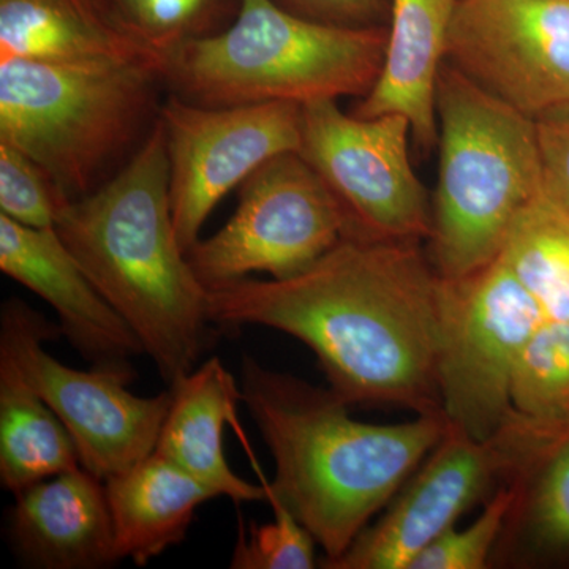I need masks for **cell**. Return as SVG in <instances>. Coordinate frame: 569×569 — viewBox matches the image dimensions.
Returning a JSON list of instances; mask_svg holds the SVG:
<instances>
[{"instance_id":"8","label":"cell","mask_w":569,"mask_h":569,"mask_svg":"<svg viewBox=\"0 0 569 569\" xmlns=\"http://www.w3.org/2000/svg\"><path fill=\"white\" fill-rule=\"evenodd\" d=\"M52 325L20 299L3 302L0 312V356L10 359L37 395L69 430L81 467L107 481L156 451L170 410L171 391L141 397L129 391L134 370L129 361L78 370L44 350L58 339Z\"/></svg>"},{"instance_id":"7","label":"cell","mask_w":569,"mask_h":569,"mask_svg":"<svg viewBox=\"0 0 569 569\" xmlns=\"http://www.w3.org/2000/svg\"><path fill=\"white\" fill-rule=\"evenodd\" d=\"M542 320L501 257L470 274L440 277L437 378L448 421L488 440L518 415L512 377Z\"/></svg>"},{"instance_id":"1","label":"cell","mask_w":569,"mask_h":569,"mask_svg":"<svg viewBox=\"0 0 569 569\" xmlns=\"http://www.w3.org/2000/svg\"><path fill=\"white\" fill-rule=\"evenodd\" d=\"M438 277L421 242L343 238L287 279L208 288V316L301 340L348 406L445 415L437 378Z\"/></svg>"},{"instance_id":"4","label":"cell","mask_w":569,"mask_h":569,"mask_svg":"<svg viewBox=\"0 0 569 569\" xmlns=\"http://www.w3.org/2000/svg\"><path fill=\"white\" fill-rule=\"evenodd\" d=\"M230 28L186 41L163 59L170 93L201 107L362 99L376 84L387 28H346L274 0H238Z\"/></svg>"},{"instance_id":"2","label":"cell","mask_w":569,"mask_h":569,"mask_svg":"<svg viewBox=\"0 0 569 569\" xmlns=\"http://www.w3.org/2000/svg\"><path fill=\"white\" fill-rule=\"evenodd\" d=\"M241 392L276 462L274 479L260 471V482L325 550L323 563L346 553L388 507L448 425L447 415H415L395 425L358 421L331 388L247 356Z\"/></svg>"},{"instance_id":"25","label":"cell","mask_w":569,"mask_h":569,"mask_svg":"<svg viewBox=\"0 0 569 569\" xmlns=\"http://www.w3.org/2000/svg\"><path fill=\"white\" fill-rule=\"evenodd\" d=\"M268 503L274 520L264 526L252 523L239 529L231 568L234 569H312L317 567L316 539L296 519L290 508L274 493Z\"/></svg>"},{"instance_id":"11","label":"cell","mask_w":569,"mask_h":569,"mask_svg":"<svg viewBox=\"0 0 569 569\" xmlns=\"http://www.w3.org/2000/svg\"><path fill=\"white\" fill-rule=\"evenodd\" d=\"M171 216L189 254L217 203L261 164L301 149L302 107L288 102L201 107L174 93L160 107Z\"/></svg>"},{"instance_id":"29","label":"cell","mask_w":569,"mask_h":569,"mask_svg":"<svg viewBox=\"0 0 569 569\" xmlns=\"http://www.w3.org/2000/svg\"><path fill=\"white\" fill-rule=\"evenodd\" d=\"M295 13L346 28H387L391 0H284Z\"/></svg>"},{"instance_id":"5","label":"cell","mask_w":569,"mask_h":569,"mask_svg":"<svg viewBox=\"0 0 569 569\" xmlns=\"http://www.w3.org/2000/svg\"><path fill=\"white\" fill-rule=\"evenodd\" d=\"M438 178L430 263L452 279L500 257L523 211L542 193L537 121L445 62L437 84Z\"/></svg>"},{"instance_id":"26","label":"cell","mask_w":569,"mask_h":569,"mask_svg":"<svg viewBox=\"0 0 569 569\" xmlns=\"http://www.w3.org/2000/svg\"><path fill=\"white\" fill-rule=\"evenodd\" d=\"M512 492L501 485L481 507L478 518L463 530L445 531L418 553L408 569H488L503 530Z\"/></svg>"},{"instance_id":"19","label":"cell","mask_w":569,"mask_h":569,"mask_svg":"<svg viewBox=\"0 0 569 569\" xmlns=\"http://www.w3.org/2000/svg\"><path fill=\"white\" fill-rule=\"evenodd\" d=\"M2 59L163 66L127 33L104 0H0Z\"/></svg>"},{"instance_id":"9","label":"cell","mask_w":569,"mask_h":569,"mask_svg":"<svg viewBox=\"0 0 569 569\" xmlns=\"http://www.w3.org/2000/svg\"><path fill=\"white\" fill-rule=\"evenodd\" d=\"M410 141L403 116L359 118L337 100L302 104L299 153L335 194L346 238L426 244L432 200L411 164Z\"/></svg>"},{"instance_id":"16","label":"cell","mask_w":569,"mask_h":569,"mask_svg":"<svg viewBox=\"0 0 569 569\" xmlns=\"http://www.w3.org/2000/svg\"><path fill=\"white\" fill-rule=\"evenodd\" d=\"M11 511L14 548L47 569H96L119 559L104 481L84 467L21 490Z\"/></svg>"},{"instance_id":"14","label":"cell","mask_w":569,"mask_h":569,"mask_svg":"<svg viewBox=\"0 0 569 569\" xmlns=\"http://www.w3.org/2000/svg\"><path fill=\"white\" fill-rule=\"evenodd\" d=\"M512 500L490 568L569 560V415H516L500 430Z\"/></svg>"},{"instance_id":"23","label":"cell","mask_w":569,"mask_h":569,"mask_svg":"<svg viewBox=\"0 0 569 569\" xmlns=\"http://www.w3.org/2000/svg\"><path fill=\"white\" fill-rule=\"evenodd\" d=\"M511 397L527 417L569 415V321L542 320L538 326L519 356Z\"/></svg>"},{"instance_id":"12","label":"cell","mask_w":569,"mask_h":569,"mask_svg":"<svg viewBox=\"0 0 569 569\" xmlns=\"http://www.w3.org/2000/svg\"><path fill=\"white\" fill-rule=\"evenodd\" d=\"M447 62L537 119L569 108V0H458Z\"/></svg>"},{"instance_id":"15","label":"cell","mask_w":569,"mask_h":569,"mask_svg":"<svg viewBox=\"0 0 569 569\" xmlns=\"http://www.w3.org/2000/svg\"><path fill=\"white\" fill-rule=\"evenodd\" d=\"M0 271L54 309L62 335L92 366L144 353L132 328L93 287L54 228L24 227L0 213Z\"/></svg>"},{"instance_id":"27","label":"cell","mask_w":569,"mask_h":569,"mask_svg":"<svg viewBox=\"0 0 569 569\" xmlns=\"http://www.w3.org/2000/svg\"><path fill=\"white\" fill-rule=\"evenodd\" d=\"M69 201L39 164L0 142V213L24 227L50 230Z\"/></svg>"},{"instance_id":"13","label":"cell","mask_w":569,"mask_h":569,"mask_svg":"<svg viewBox=\"0 0 569 569\" xmlns=\"http://www.w3.org/2000/svg\"><path fill=\"white\" fill-rule=\"evenodd\" d=\"M507 468V448L500 432L478 440L448 421L440 441L377 522L366 527L339 559L321 567L408 569L421 550L497 492Z\"/></svg>"},{"instance_id":"6","label":"cell","mask_w":569,"mask_h":569,"mask_svg":"<svg viewBox=\"0 0 569 569\" xmlns=\"http://www.w3.org/2000/svg\"><path fill=\"white\" fill-rule=\"evenodd\" d=\"M162 71L134 63L0 61V142L39 164L67 200L99 189L159 119Z\"/></svg>"},{"instance_id":"22","label":"cell","mask_w":569,"mask_h":569,"mask_svg":"<svg viewBox=\"0 0 569 569\" xmlns=\"http://www.w3.org/2000/svg\"><path fill=\"white\" fill-rule=\"evenodd\" d=\"M500 257L545 320L569 321V217L539 194L519 213Z\"/></svg>"},{"instance_id":"24","label":"cell","mask_w":569,"mask_h":569,"mask_svg":"<svg viewBox=\"0 0 569 569\" xmlns=\"http://www.w3.org/2000/svg\"><path fill=\"white\" fill-rule=\"evenodd\" d=\"M132 39L163 59L186 41L216 33L224 0H104ZM163 67V66H162Z\"/></svg>"},{"instance_id":"3","label":"cell","mask_w":569,"mask_h":569,"mask_svg":"<svg viewBox=\"0 0 569 569\" xmlns=\"http://www.w3.org/2000/svg\"><path fill=\"white\" fill-rule=\"evenodd\" d=\"M54 230L168 387L197 369L211 339L208 288L176 234L160 114L118 173L63 206Z\"/></svg>"},{"instance_id":"17","label":"cell","mask_w":569,"mask_h":569,"mask_svg":"<svg viewBox=\"0 0 569 569\" xmlns=\"http://www.w3.org/2000/svg\"><path fill=\"white\" fill-rule=\"evenodd\" d=\"M458 0H391L387 51L376 84L353 114H400L419 151L437 149V84Z\"/></svg>"},{"instance_id":"18","label":"cell","mask_w":569,"mask_h":569,"mask_svg":"<svg viewBox=\"0 0 569 569\" xmlns=\"http://www.w3.org/2000/svg\"><path fill=\"white\" fill-rule=\"evenodd\" d=\"M170 391V410L153 452L234 503L268 501L264 486L239 478L224 456V427L234 426L239 437L244 436L238 421L241 388L222 361L209 359L171 385Z\"/></svg>"},{"instance_id":"10","label":"cell","mask_w":569,"mask_h":569,"mask_svg":"<svg viewBox=\"0 0 569 569\" xmlns=\"http://www.w3.org/2000/svg\"><path fill=\"white\" fill-rule=\"evenodd\" d=\"M347 234L346 216L317 171L298 151L261 164L241 183L239 206L223 228L189 252L206 288L253 272L272 279L299 274Z\"/></svg>"},{"instance_id":"28","label":"cell","mask_w":569,"mask_h":569,"mask_svg":"<svg viewBox=\"0 0 569 569\" xmlns=\"http://www.w3.org/2000/svg\"><path fill=\"white\" fill-rule=\"evenodd\" d=\"M542 194L569 217V108L537 119Z\"/></svg>"},{"instance_id":"20","label":"cell","mask_w":569,"mask_h":569,"mask_svg":"<svg viewBox=\"0 0 569 569\" xmlns=\"http://www.w3.org/2000/svg\"><path fill=\"white\" fill-rule=\"evenodd\" d=\"M119 559L144 567L186 538L194 512L216 492L152 452L104 481Z\"/></svg>"},{"instance_id":"21","label":"cell","mask_w":569,"mask_h":569,"mask_svg":"<svg viewBox=\"0 0 569 569\" xmlns=\"http://www.w3.org/2000/svg\"><path fill=\"white\" fill-rule=\"evenodd\" d=\"M81 467L77 445L58 415L0 356V482L17 496Z\"/></svg>"}]
</instances>
